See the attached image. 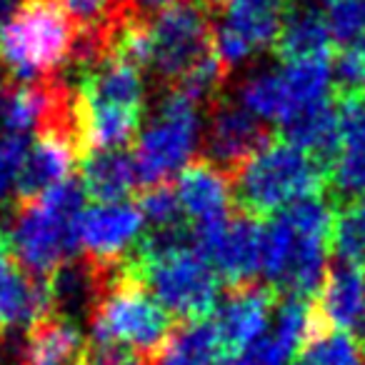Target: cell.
<instances>
[{
    "label": "cell",
    "mask_w": 365,
    "mask_h": 365,
    "mask_svg": "<svg viewBox=\"0 0 365 365\" xmlns=\"http://www.w3.org/2000/svg\"><path fill=\"white\" fill-rule=\"evenodd\" d=\"M363 350H365V345H363Z\"/></svg>",
    "instance_id": "1f68e13d"
},
{
    "label": "cell",
    "mask_w": 365,
    "mask_h": 365,
    "mask_svg": "<svg viewBox=\"0 0 365 365\" xmlns=\"http://www.w3.org/2000/svg\"><path fill=\"white\" fill-rule=\"evenodd\" d=\"M26 135H0V213L16 205V185L28 155Z\"/></svg>",
    "instance_id": "4316f807"
},
{
    "label": "cell",
    "mask_w": 365,
    "mask_h": 365,
    "mask_svg": "<svg viewBox=\"0 0 365 365\" xmlns=\"http://www.w3.org/2000/svg\"><path fill=\"white\" fill-rule=\"evenodd\" d=\"M78 160H81L78 150L73 145H68L66 140L51 135H38L36 143L28 148L26 163H23L21 175H18L16 208L41 198L43 193L66 182L68 178H73Z\"/></svg>",
    "instance_id": "2e32d148"
},
{
    "label": "cell",
    "mask_w": 365,
    "mask_h": 365,
    "mask_svg": "<svg viewBox=\"0 0 365 365\" xmlns=\"http://www.w3.org/2000/svg\"><path fill=\"white\" fill-rule=\"evenodd\" d=\"M81 182L96 203H123L140 190L133 148L93 150L81 160Z\"/></svg>",
    "instance_id": "ac0fdd59"
},
{
    "label": "cell",
    "mask_w": 365,
    "mask_h": 365,
    "mask_svg": "<svg viewBox=\"0 0 365 365\" xmlns=\"http://www.w3.org/2000/svg\"><path fill=\"white\" fill-rule=\"evenodd\" d=\"M135 205L143 213V220L153 228H168V225L188 223L178 203V193L173 180L153 182V185H143L135 193Z\"/></svg>",
    "instance_id": "d4e9b609"
},
{
    "label": "cell",
    "mask_w": 365,
    "mask_h": 365,
    "mask_svg": "<svg viewBox=\"0 0 365 365\" xmlns=\"http://www.w3.org/2000/svg\"><path fill=\"white\" fill-rule=\"evenodd\" d=\"M150 23V71L165 91L195 66L218 53L215 13L200 0H175L148 18Z\"/></svg>",
    "instance_id": "5b68a950"
},
{
    "label": "cell",
    "mask_w": 365,
    "mask_h": 365,
    "mask_svg": "<svg viewBox=\"0 0 365 365\" xmlns=\"http://www.w3.org/2000/svg\"><path fill=\"white\" fill-rule=\"evenodd\" d=\"M358 203H360V205H363V208H365V195H363V198L358 200Z\"/></svg>",
    "instance_id": "4dcf8cb0"
},
{
    "label": "cell",
    "mask_w": 365,
    "mask_h": 365,
    "mask_svg": "<svg viewBox=\"0 0 365 365\" xmlns=\"http://www.w3.org/2000/svg\"><path fill=\"white\" fill-rule=\"evenodd\" d=\"M265 220L240 213L193 225L195 250L213 265L225 288H240L260 280Z\"/></svg>",
    "instance_id": "ba28073f"
},
{
    "label": "cell",
    "mask_w": 365,
    "mask_h": 365,
    "mask_svg": "<svg viewBox=\"0 0 365 365\" xmlns=\"http://www.w3.org/2000/svg\"><path fill=\"white\" fill-rule=\"evenodd\" d=\"M170 3H175V0H135L138 11H140V16H145V18H150L153 13L168 8Z\"/></svg>",
    "instance_id": "f1b7e54d"
},
{
    "label": "cell",
    "mask_w": 365,
    "mask_h": 365,
    "mask_svg": "<svg viewBox=\"0 0 365 365\" xmlns=\"http://www.w3.org/2000/svg\"><path fill=\"white\" fill-rule=\"evenodd\" d=\"M173 185H175L182 215L185 220H190V225L223 218L235 210L230 173H225L223 168H218L203 155H195L182 168Z\"/></svg>",
    "instance_id": "4fadbf2b"
},
{
    "label": "cell",
    "mask_w": 365,
    "mask_h": 365,
    "mask_svg": "<svg viewBox=\"0 0 365 365\" xmlns=\"http://www.w3.org/2000/svg\"><path fill=\"white\" fill-rule=\"evenodd\" d=\"M200 3H205V6H208V8H210V11H213V13H215V11H218V8H220V6H223L225 0H200Z\"/></svg>",
    "instance_id": "f546056e"
},
{
    "label": "cell",
    "mask_w": 365,
    "mask_h": 365,
    "mask_svg": "<svg viewBox=\"0 0 365 365\" xmlns=\"http://www.w3.org/2000/svg\"><path fill=\"white\" fill-rule=\"evenodd\" d=\"M288 360L290 358L280 350V345L273 338L263 335L258 343H253L245 353L238 355L235 365H285Z\"/></svg>",
    "instance_id": "83f0119b"
},
{
    "label": "cell",
    "mask_w": 365,
    "mask_h": 365,
    "mask_svg": "<svg viewBox=\"0 0 365 365\" xmlns=\"http://www.w3.org/2000/svg\"><path fill=\"white\" fill-rule=\"evenodd\" d=\"M273 53L283 66L290 63H330L338 53L323 8L293 6L285 18Z\"/></svg>",
    "instance_id": "9a60e30c"
},
{
    "label": "cell",
    "mask_w": 365,
    "mask_h": 365,
    "mask_svg": "<svg viewBox=\"0 0 365 365\" xmlns=\"http://www.w3.org/2000/svg\"><path fill=\"white\" fill-rule=\"evenodd\" d=\"M145 220L135 203H96L81 215L78 238L81 253L96 260H120L130 255L140 235L145 233Z\"/></svg>",
    "instance_id": "7c38bea8"
},
{
    "label": "cell",
    "mask_w": 365,
    "mask_h": 365,
    "mask_svg": "<svg viewBox=\"0 0 365 365\" xmlns=\"http://www.w3.org/2000/svg\"><path fill=\"white\" fill-rule=\"evenodd\" d=\"M133 258V255H130ZM135 265L155 300L175 320H208L220 303V278L195 248Z\"/></svg>",
    "instance_id": "52a82bcc"
},
{
    "label": "cell",
    "mask_w": 365,
    "mask_h": 365,
    "mask_svg": "<svg viewBox=\"0 0 365 365\" xmlns=\"http://www.w3.org/2000/svg\"><path fill=\"white\" fill-rule=\"evenodd\" d=\"M293 365H365V350L355 335L328 330L308 340L293 358Z\"/></svg>",
    "instance_id": "cb8c5ba5"
},
{
    "label": "cell",
    "mask_w": 365,
    "mask_h": 365,
    "mask_svg": "<svg viewBox=\"0 0 365 365\" xmlns=\"http://www.w3.org/2000/svg\"><path fill=\"white\" fill-rule=\"evenodd\" d=\"M290 0H225L215 11V46L228 68L275 46Z\"/></svg>",
    "instance_id": "9c48e42d"
},
{
    "label": "cell",
    "mask_w": 365,
    "mask_h": 365,
    "mask_svg": "<svg viewBox=\"0 0 365 365\" xmlns=\"http://www.w3.org/2000/svg\"><path fill=\"white\" fill-rule=\"evenodd\" d=\"M178 320L155 300L133 258L113 260L101 300L88 320L93 340L128 348L140 365H155Z\"/></svg>",
    "instance_id": "6da1fadb"
},
{
    "label": "cell",
    "mask_w": 365,
    "mask_h": 365,
    "mask_svg": "<svg viewBox=\"0 0 365 365\" xmlns=\"http://www.w3.org/2000/svg\"><path fill=\"white\" fill-rule=\"evenodd\" d=\"M275 303H278V290L263 280L240 288H225L223 303H218L210 320L218 330L220 343L235 360L263 338Z\"/></svg>",
    "instance_id": "8fae6325"
},
{
    "label": "cell",
    "mask_w": 365,
    "mask_h": 365,
    "mask_svg": "<svg viewBox=\"0 0 365 365\" xmlns=\"http://www.w3.org/2000/svg\"><path fill=\"white\" fill-rule=\"evenodd\" d=\"M86 198L81 178L73 175L13 210V228L8 230L13 253L33 275L48 280L66 260L81 253L78 225Z\"/></svg>",
    "instance_id": "7a4b0ae2"
},
{
    "label": "cell",
    "mask_w": 365,
    "mask_h": 365,
    "mask_svg": "<svg viewBox=\"0 0 365 365\" xmlns=\"http://www.w3.org/2000/svg\"><path fill=\"white\" fill-rule=\"evenodd\" d=\"M330 258L365 270V208L360 203L335 205Z\"/></svg>",
    "instance_id": "7402d4cb"
},
{
    "label": "cell",
    "mask_w": 365,
    "mask_h": 365,
    "mask_svg": "<svg viewBox=\"0 0 365 365\" xmlns=\"http://www.w3.org/2000/svg\"><path fill=\"white\" fill-rule=\"evenodd\" d=\"M205 110V133L203 145L210 163L230 173V178L250 160L258 150H263L278 130L260 120L258 115L240 106L235 98L218 96L213 103L203 108Z\"/></svg>",
    "instance_id": "30bf717a"
},
{
    "label": "cell",
    "mask_w": 365,
    "mask_h": 365,
    "mask_svg": "<svg viewBox=\"0 0 365 365\" xmlns=\"http://www.w3.org/2000/svg\"><path fill=\"white\" fill-rule=\"evenodd\" d=\"M200 140V108L180 93L165 91L145 130L133 145L143 185L173 180L195 158Z\"/></svg>",
    "instance_id": "8992f818"
},
{
    "label": "cell",
    "mask_w": 365,
    "mask_h": 365,
    "mask_svg": "<svg viewBox=\"0 0 365 365\" xmlns=\"http://www.w3.org/2000/svg\"><path fill=\"white\" fill-rule=\"evenodd\" d=\"M280 76H283L293 113L333 96V73H330V63H290V66H283ZM293 113H290V115H293Z\"/></svg>",
    "instance_id": "603a6c76"
},
{
    "label": "cell",
    "mask_w": 365,
    "mask_h": 365,
    "mask_svg": "<svg viewBox=\"0 0 365 365\" xmlns=\"http://www.w3.org/2000/svg\"><path fill=\"white\" fill-rule=\"evenodd\" d=\"M51 313L48 280L33 275L16 253L0 258V330L31 328L41 315Z\"/></svg>",
    "instance_id": "5bb4252c"
},
{
    "label": "cell",
    "mask_w": 365,
    "mask_h": 365,
    "mask_svg": "<svg viewBox=\"0 0 365 365\" xmlns=\"http://www.w3.org/2000/svg\"><path fill=\"white\" fill-rule=\"evenodd\" d=\"M278 133L285 140L293 143L295 148H300L305 155L313 158L330 178V170L335 168L340 155V133L333 96L295 110L280 125Z\"/></svg>",
    "instance_id": "e0dca14e"
},
{
    "label": "cell",
    "mask_w": 365,
    "mask_h": 365,
    "mask_svg": "<svg viewBox=\"0 0 365 365\" xmlns=\"http://www.w3.org/2000/svg\"><path fill=\"white\" fill-rule=\"evenodd\" d=\"M238 103L265 123L283 125L293 113L280 71H263L248 76L238 86Z\"/></svg>",
    "instance_id": "44dd1931"
},
{
    "label": "cell",
    "mask_w": 365,
    "mask_h": 365,
    "mask_svg": "<svg viewBox=\"0 0 365 365\" xmlns=\"http://www.w3.org/2000/svg\"><path fill=\"white\" fill-rule=\"evenodd\" d=\"M320 193H328V173L280 133L233 175L235 208L260 220Z\"/></svg>",
    "instance_id": "277c9868"
},
{
    "label": "cell",
    "mask_w": 365,
    "mask_h": 365,
    "mask_svg": "<svg viewBox=\"0 0 365 365\" xmlns=\"http://www.w3.org/2000/svg\"><path fill=\"white\" fill-rule=\"evenodd\" d=\"M86 348L81 325L56 313H46L26 330L18 365H78Z\"/></svg>",
    "instance_id": "d6986e66"
},
{
    "label": "cell",
    "mask_w": 365,
    "mask_h": 365,
    "mask_svg": "<svg viewBox=\"0 0 365 365\" xmlns=\"http://www.w3.org/2000/svg\"><path fill=\"white\" fill-rule=\"evenodd\" d=\"M155 365H235L213 320H178Z\"/></svg>",
    "instance_id": "ffe728a7"
},
{
    "label": "cell",
    "mask_w": 365,
    "mask_h": 365,
    "mask_svg": "<svg viewBox=\"0 0 365 365\" xmlns=\"http://www.w3.org/2000/svg\"><path fill=\"white\" fill-rule=\"evenodd\" d=\"M323 16L338 48H353L365 38V0H325Z\"/></svg>",
    "instance_id": "484cf974"
},
{
    "label": "cell",
    "mask_w": 365,
    "mask_h": 365,
    "mask_svg": "<svg viewBox=\"0 0 365 365\" xmlns=\"http://www.w3.org/2000/svg\"><path fill=\"white\" fill-rule=\"evenodd\" d=\"M78 31L51 0H21L0 16V66L11 81L38 83L71 66Z\"/></svg>",
    "instance_id": "3957f363"
}]
</instances>
